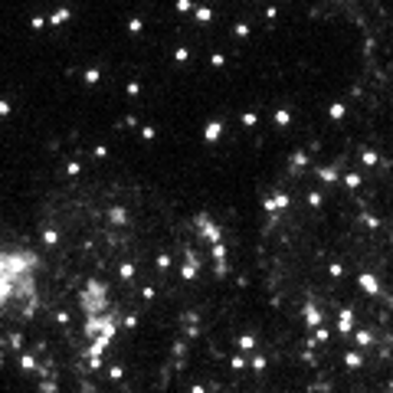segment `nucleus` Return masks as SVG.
<instances>
[{
  "mask_svg": "<svg viewBox=\"0 0 393 393\" xmlns=\"http://www.w3.org/2000/svg\"><path fill=\"white\" fill-rule=\"evenodd\" d=\"M43 262L33 249L0 239V318L36 295Z\"/></svg>",
  "mask_w": 393,
  "mask_h": 393,
  "instance_id": "nucleus-1",
  "label": "nucleus"
}]
</instances>
